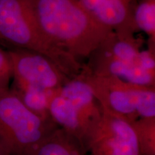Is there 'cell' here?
<instances>
[{
    "label": "cell",
    "instance_id": "6da1fadb",
    "mask_svg": "<svg viewBox=\"0 0 155 155\" xmlns=\"http://www.w3.org/2000/svg\"><path fill=\"white\" fill-rule=\"evenodd\" d=\"M43 33L80 61L88 58L113 33L80 0H27Z\"/></svg>",
    "mask_w": 155,
    "mask_h": 155
},
{
    "label": "cell",
    "instance_id": "7a4b0ae2",
    "mask_svg": "<svg viewBox=\"0 0 155 155\" xmlns=\"http://www.w3.org/2000/svg\"><path fill=\"white\" fill-rule=\"evenodd\" d=\"M0 45L32 50L50 58L70 78L82 71L80 61L55 45L41 30L27 0H0Z\"/></svg>",
    "mask_w": 155,
    "mask_h": 155
},
{
    "label": "cell",
    "instance_id": "3957f363",
    "mask_svg": "<svg viewBox=\"0 0 155 155\" xmlns=\"http://www.w3.org/2000/svg\"><path fill=\"white\" fill-rule=\"evenodd\" d=\"M58 128L29 109L11 88L0 93V141L12 155H30Z\"/></svg>",
    "mask_w": 155,
    "mask_h": 155
},
{
    "label": "cell",
    "instance_id": "277c9868",
    "mask_svg": "<svg viewBox=\"0 0 155 155\" xmlns=\"http://www.w3.org/2000/svg\"><path fill=\"white\" fill-rule=\"evenodd\" d=\"M103 111L132 122L139 118L155 117V86L127 82L119 78L81 71Z\"/></svg>",
    "mask_w": 155,
    "mask_h": 155
},
{
    "label": "cell",
    "instance_id": "5b68a950",
    "mask_svg": "<svg viewBox=\"0 0 155 155\" xmlns=\"http://www.w3.org/2000/svg\"><path fill=\"white\" fill-rule=\"evenodd\" d=\"M81 146L92 155H141L131 122L104 111Z\"/></svg>",
    "mask_w": 155,
    "mask_h": 155
},
{
    "label": "cell",
    "instance_id": "8992f818",
    "mask_svg": "<svg viewBox=\"0 0 155 155\" xmlns=\"http://www.w3.org/2000/svg\"><path fill=\"white\" fill-rule=\"evenodd\" d=\"M83 68L98 75L119 78L133 84L155 86V48L147 47L142 50L140 60L128 62L116 59L98 48L88 57Z\"/></svg>",
    "mask_w": 155,
    "mask_h": 155
},
{
    "label": "cell",
    "instance_id": "52a82bcc",
    "mask_svg": "<svg viewBox=\"0 0 155 155\" xmlns=\"http://www.w3.org/2000/svg\"><path fill=\"white\" fill-rule=\"evenodd\" d=\"M10 58L14 83L58 90L70 78L45 55L24 49L7 50Z\"/></svg>",
    "mask_w": 155,
    "mask_h": 155
},
{
    "label": "cell",
    "instance_id": "ba28073f",
    "mask_svg": "<svg viewBox=\"0 0 155 155\" xmlns=\"http://www.w3.org/2000/svg\"><path fill=\"white\" fill-rule=\"evenodd\" d=\"M139 0H80L94 17L114 33L134 36L138 32L134 20Z\"/></svg>",
    "mask_w": 155,
    "mask_h": 155
},
{
    "label": "cell",
    "instance_id": "9c48e42d",
    "mask_svg": "<svg viewBox=\"0 0 155 155\" xmlns=\"http://www.w3.org/2000/svg\"><path fill=\"white\" fill-rule=\"evenodd\" d=\"M59 92L67 98L81 120L84 129L82 144L87 134L102 116L101 106L81 72L70 79L59 89Z\"/></svg>",
    "mask_w": 155,
    "mask_h": 155
},
{
    "label": "cell",
    "instance_id": "30bf717a",
    "mask_svg": "<svg viewBox=\"0 0 155 155\" xmlns=\"http://www.w3.org/2000/svg\"><path fill=\"white\" fill-rule=\"evenodd\" d=\"M30 155H86L78 141L58 127Z\"/></svg>",
    "mask_w": 155,
    "mask_h": 155
},
{
    "label": "cell",
    "instance_id": "8fae6325",
    "mask_svg": "<svg viewBox=\"0 0 155 155\" xmlns=\"http://www.w3.org/2000/svg\"><path fill=\"white\" fill-rule=\"evenodd\" d=\"M29 109L38 116L52 119L49 114V106L52 98L58 90H46L39 87L13 82L11 88Z\"/></svg>",
    "mask_w": 155,
    "mask_h": 155
},
{
    "label": "cell",
    "instance_id": "7c38bea8",
    "mask_svg": "<svg viewBox=\"0 0 155 155\" xmlns=\"http://www.w3.org/2000/svg\"><path fill=\"white\" fill-rule=\"evenodd\" d=\"M134 20L137 30L148 36L147 43L155 45V0H139L134 9Z\"/></svg>",
    "mask_w": 155,
    "mask_h": 155
},
{
    "label": "cell",
    "instance_id": "4fadbf2b",
    "mask_svg": "<svg viewBox=\"0 0 155 155\" xmlns=\"http://www.w3.org/2000/svg\"><path fill=\"white\" fill-rule=\"evenodd\" d=\"M131 124L141 155H155V117L139 118Z\"/></svg>",
    "mask_w": 155,
    "mask_h": 155
},
{
    "label": "cell",
    "instance_id": "5bb4252c",
    "mask_svg": "<svg viewBox=\"0 0 155 155\" xmlns=\"http://www.w3.org/2000/svg\"><path fill=\"white\" fill-rule=\"evenodd\" d=\"M12 79V70L10 58L7 50L0 46V93L9 89Z\"/></svg>",
    "mask_w": 155,
    "mask_h": 155
},
{
    "label": "cell",
    "instance_id": "9a60e30c",
    "mask_svg": "<svg viewBox=\"0 0 155 155\" xmlns=\"http://www.w3.org/2000/svg\"><path fill=\"white\" fill-rule=\"evenodd\" d=\"M0 155H12L1 141H0Z\"/></svg>",
    "mask_w": 155,
    "mask_h": 155
}]
</instances>
